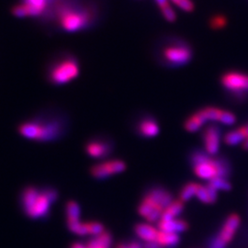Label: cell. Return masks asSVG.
Segmentation results:
<instances>
[{
    "label": "cell",
    "mask_w": 248,
    "mask_h": 248,
    "mask_svg": "<svg viewBox=\"0 0 248 248\" xmlns=\"http://www.w3.org/2000/svg\"><path fill=\"white\" fill-rule=\"evenodd\" d=\"M190 161L194 174L201 179L211 181L218 177L228 178L230 176L229 162L211 155L205 151H195L190 157Z\"/></svg>",
    "instance_id": "1"
},
{
    "label": "cell",
    "mask_w": 248,
    "mask_h": 248,
    "mask_svg": "<svg viewBox=\"0 0 248 248\" xmlns=\"http://www.w3.org/2000/svg\"><path fill=\"white\" fill-rule=\"evenodd\" d=\"M58 198L55 189L48 187L38 189L34 186L26 187L22 193V205L27 216L31 219L45 218L50 212L51 204Z\"/></svg>",
    "instance_id": "2"
},
{
    "label": "cell",
    "mask_w": 248,
    "mask_h": 248,
    "mask_svg": "<svg viewBox=\"0 0 248 248\" xmlns=\"http://www.w3.org/2000/svg\"><path fill=\"white\" fill-rule=\"evenodd\" d=\"M57 21L66 32H78L90 25L94 15L92 10L77 4H62L57 9Z\"/></svg>",
    "instance_id": "3"
},
{
    "label": "cell",
    "mask_w": 248,
    "mask_h": 248,
    "mask_svg": "<svg viewBox=\"0 0 248 248\" xmlns=\"http://www.w3.org/2000/svg\"><path fill=\"white\" fill-rule=\"evenodd\" d=\"M172 194L164 187H153L142 197L138 213L148 222H159L165 209L173 202Z\"/></svg>",
    "instance_id": "4"
},
{
    "label": "cell",
    "mask_w": 248,
    "mask_h": 248,
    "mask_svg": "<svg viewBox=\"0 0 248 248\" xmlns=\"http://www.w3.org/2000/svg\"><path fill=\"white\" fill-rule=\"evenodd\" d=\"M62 129V123L59 120H38L20 124L18 133L33 141L49 142L59 137Z\"/></svg>",
    "instance_id": "5"
},
{
    "label": "cell",
    "mask_w": 248,
    "mask_h": 248,
    "mask_svg": "<svg viewBox=\"0 0 248 248\" xmlns=\"http://www.w3.org/2000/svg\"><path fill=\"white\" fill-rule=\"evenodd\" d=\"M79 71L78 62L74 57H66L53 64L49 78L54 85H64L77 78Z\"/></svg>",
    "instance_id": "6"
},
{
    "label": "cell",
    "mask_w": 248,
    "mask_h": 248,
    "mask_svg": "<svg viewBox=\"0 0 248 248\" xmlns=\"http://www.w3.org/2000/svg\"><path fill=\"white\" fill-rule=\"evenodd\" d=\"M164 62L172 66H182L190 62L192 50L185 42L176 41L166 45L162 51Z\"/></svg>",
    "instance_id": "7"
},
{
    "label": "cell",
    "mask_w": 248,
    "mask_h": 248,
    "mask_svg": "<svg viewBox=\"0 0 248 248\" xmlns=\"http://www.w3.org/2000/svg\"><path fill=\"white\" fill-rule=\"evenodd\" d=\"M241 224L240 216L236 213L230 214L223 222L218 234L209 244L210 248H226L233 239Z\"/></svg>",
    "instance_id": "8"
},
{
    "label": "cell",
    "mask_w": 248,
    "mask_h": 248,
    "mask_svg": "<svg viewBox=\"0 0 248 248\" xmlns=\"http://www.w3.org/2000/svg\"><path fill=\"white\" fill-rule=\"evenodd\" d=\"M222 87L236 98H245L248 94V74L239 71L224 73L221 78Z\"/></svg>",
    "instance_id": "9"
},
{
    "label": "cell",
    "mask_w": 248,
    "mask_h": 248,
    "mask_svg": "<svg viewBox=\"0 0 248 248\" xmlns=\"http://www.w3.org/2000/svg\"><path fill=\"white\" fill-rule=\"evenodd\" d=\"M126 168L127 166L123 160H109L92 167L90 169V174L96 179H104L123 173Z\"/></svg>",
    "instance_id": "10"
},
{
    "label": "cell",
    "mask_w": 248,
    "mask_h": 248,
    "mask_svg": "<svg viewBox=\"0 0 248 248\" xmlns=\"http://www.w3.org/2000/svg\"><path fill=\"white\" fill-rule=\"evenodd\" d=\"M222 141V132L221 129L216 125H209L204 129L202 133V142L204 150L211 155H216L220 150Z\"/></svg>",
    "instance_id": "11"
},
{
    "label": "cell",
    "mask_w": 248,
    "mask_h": 248,
    "mask_svg": "<svg viewBox=\"0 0 248 248\" xmlns=\"http://www.w3.org/2000/svg\"><path fill=\"white\" fill-rule=\"evenodd\" d=\"M53 3V0H22V4L25 6L28 17L35 18L40 17Z\"/></svg>",
    "instance_id": "12"
},
{
    "label": "cell",
    "mask_w": 248,
    "mask_h": 248,
    "mask_svg": "<svg viewBox=\"0 0 248 248\" xmlns=\"http://www.w3.org/2000/svg\"><path fill=\"white\" fill-rule=\"evenodd\" d=\"M135 234L144 243L156 241L159 229L150 223H139L134 227Z\"/></svg>",
    "instance_id": "13"
},
{
    "label": "cell",
    "mask_w": 248,
    "mask_h": 248,
    "mask_svg": "<svg viewBox=\"0 0 248 248\" xmlns=\"http://www.w3.org/2000/svg\"><path fill=\"white\" fill-rule=\"evenodd\" d=\"M138 132L146 138H153L158 135L160 132L159 124L152 117H145L138 124Z\"/></svg>",
    "instance_id": "14"
},
{
    "label": "cell",
    "mask_w": 248,
    "mask_h": 248,
    "mask_svg": "<svg viewBox=\"0 0 248 248\" xmlns=\"http://www.w3.org/2000/svg\"><path fill=\"white\" fill-rule=\"evenodd\" d=\"M157 228L163 232L180 233L187 230L188 223L180 218L171 220H160L157 224Z\"/></svg>",
    "instance_id": "15"
},
{
    "label": "cell",
    "mask_w": 248,
    "mask_h": 248,
    "mask_svg": "<svg viewBox=\"0 0 248 248\" xmlns=\"http://www.w3.org/2000/svg\"><path fill=\"white\" fill-rule=\"evenodd\" d=\"M111 150V146L108 142L104 141H91L86 145V152L89 156L94 158H101L108 155Z\"/></svg>",
    "instance_id": "16"
},
{
    "label": "cell",
    "mask_w": 248,
    "mask_h": 248,
    "mask_svg": "<svg viewBox=\"0 0 248 248\" xmlns=\"http://www.w3.org/2000/svg\"><path fill=\"white\" fill-rule=\"evenodd\" d=\"M184 207H185V202H183L179 199L178 200H174L165 209V211H164V213L162 214V217H161L160 220H171V219L178 218V216L183 213Z\"/></svg>",
    "instance_id": "17"
},
{
    "label": "cell",
    "mask_w": 248,
    "mask_h": 248,
    "mask_svg": "<svg viewBox=\"0 0 248 248\" xmlns=\"http://www.w3.org/2000/svg\"><path fill=\"white\" fill-rule=\"evenodd\" d=\"M156 242L159 244L161 248H174L178 246L180 242V237L178 233L159 230Z\"/></svg>",
    "instance_id": "18"
},
{
    "label": "cell",
    "mask_w": 248,
    "mask_h": 248,
    "mask_svg": "<svg viewBox=\"0 0 248 248\" xmlns=\"http://www.w3.org/2000/svg\"><path fill=\"white\" fill-rule=\"evenodd\" d=\"M218 197V192L214 190L213 187L209 186L208 184L206 186L200 185V187L197 191L196 198L201 201L202 203L213 204L216 202Z\"/></svg>",
    "instance_id": "19"
},
{
    "label": "cell",
    "mask_w": 248,
    "mask_h": 248,
    "mask_svg": "<svg viewBox=\"0 0 248 248\" xmlns=\"http://www.w3.org/2000/svg\"><path fill=\"white\" fill-rule=\"evenodd\" d=\"M247 137L248 136L244 126H241L239 128L234 129L232 131H230L229 133H226L223 137V142H225L227 145L234 146L240 143H243Z\"/></svg>",
    "instance_id": "20"
},
{
    "label": "cell",
    "mask_w": 248,
    "mask_h": 248,
    "mask_svg": "<svg viewBox=\"0 0 248 248\" xmlns=\"http://www.w3.org/2000/svg\"><path fill=\"white\" fill-rule=\"evenodd\" d=\"M65 215H66L68 228L78 224L80 222L79 205L74 201L67 202L65 206Z\"/></svg>",
    "instance_id": "21"
},
{
    "label": "cell",
    "mask_w": 248,
    "mask_h": 248,
    "mask_svg": "<svg viewBox=\"0 0 248 248\" xmlns=\"http://www.w3.org/2000/svg\"><path fill=\"white\" fill-rule=\"evenodd\" d=\"M112 243L111 234L108 232H103L102 233L94 236L93 239L90 240L86 245V248H110Z\"/></svg>",
    "instance_id": "22"
},
{
    "label": "cell",
    "mask_w": 248,
    "mask_h": 248,
    "mask_svg": "<svg viewBox=\"0 0 248 248\" xmlns=\"http://www.w3.org/2000/svg\"><path fill=\"white\" fill-rule=\"evenodd\" d=\"M206 122L204 121L203 117L200 113V111H196L193 114L186 118L185 123H184V128L186 132L188 133H195L202 129V127Z\"/></svg>",
    "instance_id": "23"
},
{
    "label": "cell",
    "mask_w": 248,
    "mask_h": 248,
    "mask_svg": "<svg viewBox=\"0 0 248 248\" xmlns=\"http://www.w3.org/2000/svg\"><path fill=\"white\" fill-rule=\"evenodd\" d=\"M199 183L196 182H188L186 185L181 188L180 192H179V200L182 201L183 202H186L188 201H190L193 197L197 195V191L200 187Z\"/></svg>",
    "instance_id": "24"
},
{
    "label": "cell",
    "mask_w": 248,
    "mask_h": 248,
    "mask_svg": "<svg viewBox=\"0 0 248 248\" xmlns=\"http://www.w3.org/2000/svg\"><path fill=\"white\" fill-rule=\"evenodd\" d=\"M208 185L213 187V189L216 190L217 192L229 191L232 188L230 181L228 180V178H224V177H218V178L213 179L208 182Z\"/></svg>",
    "instance_id": "25"
},
{
    "label": "cell",
    "mask_w": 248,
    "mask_h": 248,
    "mask_svg": "<svg viewBox=\"0 0 248 248\" xmlns=\"http://www.w3.org/2000/svg\"><path fill=\"white\" fill-rule=\"evenodd\" d=\"M227 18L223 15H215L210 19V26L213 28V30H222L227 26Z\"/></svg>",
    "instance_id": "26"
},
{
    "label": "cell",
    "mask_w": 248,
    "mask_h": 248,
    "mask_svg": "<svg viewBox=\"0 0 248 248\" xmlns=\"http://www.w3.org/2000/svg\"><path fill=\"white\" fill-rule=\"evenodd\" d=\"M173 4H175L179 9L186 12H191L194 10V3L192 0H170Z\"/></svg>",
    "instance_id": "27"
},
{
    "label": "cell",
    "mask_w": 248,
    "mask_h": 248,
    "mask_svg": "<svg viewBox=\"0 0 248 248\" xmlns=\"http://www.w3.org/2000/svg\"><path fill=\"white\" fill-rule=\"evenodd\" d=\"M116 248H142V246L137 241H131L128 243H122Z\"/></svg>",
    "instance_id": "28"
},
{
    "label": "cell",
    "mask_w": 248,
    "mask_h": 248,
    "mask_svg": "<svg viewBox=\"0 0 248 248\" xmlns=\"http://www.w3.org/2000/svg\"><path fill=\"white\" fill-rule=\"evenodd\" d=\"M142 248H161L159 244L156 241L154 242H148V243H144Z\"/></svg>",
    "instance_id": "29"
},
{
    "label": "cell",
    "mask_w": 248,
    "mask_h": 248,
    "mask_svg": "<svg viewBox=\"0 0 248 248\" xmlns=\"http://www.w3.org/2000/svg\"><path fill=\"white\" fill-rule=\"evenodd\" d=\"M71 248H86V245L81 243H75L72 245Z\"/></svg>",
    "instance_id": "30"
},
{
    "label": "cell",
    "mask_w": 248,
    "mask_h": 248,
    "mask_svg": "<svg viewBox=\"0 0 248 248\" xmlns=\"http://www.w3.org/2000/svg\"><path fill=\"white\" fill-rule=\"evenodd\" d=\"M242 146H243V149L248 151V137L246 138V140L242 143Z\"/></svg>",
    "instance_id": "31"
},
{
    "label": "cell",
    "mask_w": 248,
    "mask_h": 248,
    "mask_svg": "<svg viewBox=\"0 0 248 248\" xmlns=\"http://www.w3.org/2000/svg\"><path fill=\"white\" fill-rule=\"evenodd\" d=\"M244 128H245V130H246V133H247V136L248 137V124H246V125H244ZM247 137V138H248Z\"/></svg>",
    "instance_id": "32"
}]
</instances>
